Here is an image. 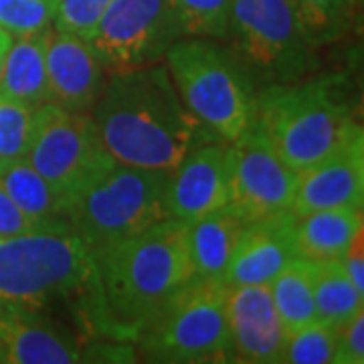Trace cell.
<instances>
[{"label": "cell", "instance_id": "1", "mask_svg": "<svg viewBox=\"0 0 364 364\" xmlns=\"http://www.w3.org/2000/svg\"><path fill=\"white\" fill-rule=\"evenodd\" d=\"M91 253L93 277L81 310L95 334L116 342H136L160 308L195 277L186 223L172 217Z\"/></svg>", "mask_w": 364, "mask_h": 364}, {"label": "cell", "instance_id": "2", "mask_svg": "<svg viewBox=\"0 0 364 364\" xmlns=\"http://www.w3.org/2000/svg\"><path fill=\"white\" fill-rule=\"evenodd\" d=\"M91 112L105 152L138 168L174 170L196 146L219 140L188 112L162 63L112 71Z\"/></svg>", "mask_w": 364, "mask_h": 364}, {"label": "cell", "instance_id": "3", "mask_svg": "<svg viewBox=\"0 0 364 364\" xmlns=\"http://www.w3.org/2000/svg\"><path fill=\"white\" fill-rule=\"evenodd\" d=\"M170 170L138 168L105 152L63 198V217L91 249L116 245L168 219Z\"/></svg>", "mask_w": 364, "mask_h": 364}, {"label": "cell", "instance_id": "4", "mask_svg": "<svg viewBox=\"0 0 364 364\" xmlns=\"http://www.w3.org/2000/svg\"><path fill=\"white\" fill-rule=\"evenodd\" d=\"M93 253L67 221L0 239V310L41 312L87 294Z\"/></svg>", "mask_w": 364, "mask_h": 364}, {"label": "cell", "instance_id": "5", "mask_svg": "<svg viewBox=\"0 0 364 364\" xmlns=\"http://www.w3.org/2000/svg\"><path fill=\"white\" fill-rule=\"evenodd\" d=\"M253 119L298 172L334 152L356 126L338 77L272 83L255 93Z\"/></svg>", "mask_w": 364, "mask_h": 364}, {"label": "cell", "instance_id": "6", "mask_svg": "<svg viewBox=\"0 0 364 364\" xmlns=\"http://www.w3.org/2000/svg\"><path fill=\"white\" fill-rule=\"evenodd\" d=\"M164 65L188 112L223 142H233L253 122L255 91L239 57L213 39H181Z\"/></svg>", "mask_w": 364, "mask_h": 364}, {"label": "cell", "instance_id": "7", "mask_svg": "<svg viewBox=\"0 0 364 364\" xmlns=\"http://www.w3.org/2000/svg\"><path fill=\"white\" fill-rule=\"evenodd\" d=\"M150 363H233L227 286L193 277L134 342Z\"/></svg>", "mask_w": 364, "mask_h": 364}, {"label": "cell", "instance_id": "8", "mask_svg": "<svg viewBox=\"0 0 364 364\" xmlns=\"http://www.w3.org/2000/svg\"><path fill=\"white\" fill-rule=\"evenodd\" d=\"M229 37L249 65L273 83L301 79L314 65L316 47L291 0H233Z\"/></svg>", "mask_w": 364, "mask_h": 364}, {"label": "cell", "instance_id": "9", "mask_svg": "<svg viewBox=\"0 0 364 364\" xmlns=\"http://www.w3.org/2000/svg\"><path fill=\"white\" fill-rule=\"evenodd\" d=\"M182 37L172 0H114L90 43L112 73L160 63Z\"/></svg>", "mask_w": 364, "mask_h": 364}, {"label": "cell", "instance_id": "10", "mask_svg": "<svg viewBox=\"0 0 364 364\" xmlns=\"http://www.w3.org/2000/svg\"><path fill=\"white\" fill-rule=\"evenodd\" d=\"M104 154L90 114L69 112L53 102L33 109L25 160L63 198Z\"/></svg>", "mask_w": 364, "mask_h": 364}, {"label": "cell", "instance_id": "11", "mask_svg": "<svg viewBox=\"0 0 364 364\" xmlns=\"http://www.w3.org/2000/svg\"><path fill=\"white\" fill-rule=\"evenodd\" d=\"M298 191V170L286 164L253 119L231 142V207L243 221L289 210Z\"/></svg>", "mask_w": 364, "mask_h": 364}, {"label": "cell", "instance_id": "12", "mask_svg": "<svg viewBox=\"0 0 364 364\" xmlns=\"http://www.w3.org/2000/svg\"><path fill=\"white\" fill-rule=\"evenodd\" d=\"M231 203V142L213 140L191 150L170 170L168 217L196 221Z\"/></svg>", "mask_w": 364, "mask_h": 364}, {"label": "cell", "instance_id": "13", "mask_svg": "<svg viewBox=\"0 0 364 364\" xmlns=\"http://www.w3.org/2000/svg\"><path fill=\"white\" fill-rule=\"evenodd\" d=\"M364 134L356 124L334 152L298 172L291 210L301 217L322 208H363Z\"/></svg>", "mask_w": 364, "mask_h": 364}, {"label": "cell", "instance_id": "14", "mask_svg": "<svg viewBox=\"0 0 364 364\" xmlns=\"http://www.w3.org/2000/svg\"><path fill=\"white\" fill-rule=\"evenodd\" d=\"M49 102L69 112L90 114L105 85V69L90 41L63 31H45Z\"/></svg>", "mask_w": 364, "mask_h": 364}, {"label": "cell", "instance_id": "15", "mask_svg": "<svg viewBox=\"0 0 364 364\" xmlns=\"http://www.w3.org/2000/svg\"><path fill=\"white\" fill-rule=\"evenodd\" d=\"M227 318L233 363H282L287 334L273 306L269 286L227 287Z\"/></svg>", "mask_w": 364, "mask_h": 364}, {"label": "cell", "instance_id": "16", "mask_svg": "<svg viewBox=\"0 0 364 364\" xmlns=\"http://www.w3.org/2000/svg\"><path fill=\"white\" fill-rule=\"evenodd\" d=\"M298 215L289 208L243 225L225 272V286L269 284L296 255L294 227Z\"/></svg>", "mask_w": 364, "mask_h": 364}, {"label": "cell", "instance_id": "17", "mask_svg": "<svg viewBox=\"0 0 364 364\" xmlns=\"http://www.w3.org/2000/svg\"><path fill=\"white\" fill-rule=\"evenodd\" d=\"M81 358L77 342L41 312L0 310V363L73 364Z\"/></svg>", "mask_w": 364, "mask_h": 364}, {"label": "cell", "instance_id": "18", "mask_svg": "<svg viewBox=\"0 0 364 364\" xmlns=\"http://www.w3.org/2000/svg\"><path fill=\"white\" fill-rule=\"evenodd\" d=\"M243 225L245 221L231 205L186 223V243L195 277L225 284V272Z\"/></svg>", "mask_w": 364, "mask_h": 364}, {"label": "cell", "instance_id": "19", "mask_svg": "<svg viewBox=\"0 0 364 364\" xmlns=\"http://www.w3.org/2000/svg\"><path fill=\"white\" fill-rule=\"evenodd\" d=\"M364 229L363 208H322L296 219V255L308 261H340Z\"/></svg>", "mask_w": 364, "mask_h": 364}, {"label": "cell", "instance_id": "20", "mask_svg": "<svg viewBox=\"0 0 364 364\" xmlns=\"http://www.w3.org/2000/svg\"><path fill=\"white\" fill-rule=\"evenodd\" d=\"M0 188L16 203L35 227L63 221V196L25 158L0 162Z\"/></svg>", "mask_w": 364, "mask_h": 364}, {"label": "cell", "instance_id": "21", "mask_svg": "<svg viewBox=\"0 0 364 364\" xmlns=\"http://www.w3.org/2000/svg\"><path fill=\"white\" fill-rule=\"evenodd\" d=\"M43 35L13 41L0 77V95L31 107L49 102Z\"/></svg>", "mask_w": 364, "mask_h": 364}, {"label": "cell", "instance_id": "22", "mask_svg": "<svg viewBox=\"0 0 364 364\" xmlns=\"http://www.w3.org/2000/svg\"><path fill=\"white\" fill-rule=\"evenodd\" d=\"M316 320L338 328L363 310L364 296L352 286L340 261H312Z\"/></svg>", "mask_w": 364, "mask_h": 364}, {"label": "cell", "instance_id": "23", "mask_svg": "<svg viewBox=\"0 0 364 364\" xmlns=\"http://www.w3.org/2000/svg\"><path fill=\"white\" fill-rule=\"evenodd\" d=\"M267 286L286 334L316 320L312 261L294 257L291 261H287L284 269Z\"/></svg>", "mask_w": 364, "mask_h": 364}, {"label": "cell", "instance_id": "24", "mask_svg": "<svg viewBox=\"0 0 364 364\" xmlns=\"http://www.w3.org/2000/svg\"><path fill=\"white\" fill-rule=\"evenodd\" d=\"M299 25L314 47L338 41L352 23L356 0H291Z\"/></svg>", "mask_w": 364, "mask_h": 364}, {"label": "cell", "instance_id": "25", "mask_svg": "<svg viewBox=\"0 0 364 364\" xmlns=\"http://www.w3.org/2000/svg\"><path fill=\"white\" fill-rule=\"evenodd\" d=\"M184 37L225 41L233 0H172Z\"/></svg>", "mask_w": 364, "mask_h": 364}, {"label": "cell", "instance_id": "26", "mask_svg": "<svg viewBox=\"0 0 364 364\" xmlns=\"http://www.w3.org/2000/svg\"><path fill=\"white\" fill-rule=\"evenodd\" d=\"M336 328L314 320L286 336L282 363L330 364L334 363Z\"/></svg>", "mask_w": 364, "mask_h": 364}, {"label": "cell", "instance_id": "27", "mask_svg": "<svg viewBox=\"0 0 364 364\" xmlns=\"http://www.w3.org/2000/svg\"><path fill=\"white\" fill-rule=\"evenodd\" d=\"M59 0H0V28L16 39L49 31Z\"/></svg>", "mask_w": 364, "mask_h": 364}, {"label": "cell", "instance_id": "28", "mask_svg": "<svg viewBox=\"0 0 364 364\" xmlns=\"http://www.w3.org/2000/svg\"><path fill=\"white\" fill-rule=\"evenodd\" d=\"M31 105L0 95V162L25 158L31 124H33Z\"/></svg>", "mask_w": 364, "mask_h": 364}, {"label": "cell", "instance_id": "29", "mask_svg": "<svg viewBox=\"0 0 364 364\" xmlns=\"http://www.w3.org/2000/svg\"><path fill=\"white\" fill-rule=\"evenodd\" d=\"M114 0H59L53 25L57 31L91 41Z\"/></svg>", "mask_w": 364, "mask_h": 364}, {"label": "cell", "instance_id": "30", "mask_svg": "<svg viewBox=\"0 0 364 364\" xmlns=\"http://www.w3.org/2000/svg\"><path fill=\"white\" fill-rule=\"evenodd\" d=\"M336 364H363L364 363V310L356 312L348 322L336 328Z\"/></svg>", "mask_w": 364, "mask_h": 364}, {"label": "cell", "instance_id": "31", "mask_svg": "<svg viewBox=\"0 0 364 364\" xmlns=\"http://www.w3.org/2000/svg\"><path fill=\"white\" fill-rule=\"evenodd\" d=\"M35 229V225L26 217L21 208L16 207L11 196L0 188V239L13 237V235L26 233Z\"/></svg>", "mask_w": 364, "mask_h": 364}, {"label": "cell", "instance_id": "32", "mask_svg": "<svg viewBox=\"0 0 364 364\" xmlns=\"http://www.w3.org/2000/svg\"><path fill=\"white\" fill-rule=\"evenodd\" d=\"M364 229L354 237L348 251L344 253V257L340 259L344 272L352 282V286L356 287L364 296V243H363Z\"/></svg>", "mask_w": 364, "mask_h": 364}, {"label": "cell", "instance_id": "33", "mask_svg": "<svg viewBox=\"0 0 364 364\" xmlns=\"http://www.w3.org/2000/svg\"><path fill=\"white\" fill-rule=\"evenodd\" d=\"M14 37L11 33H6L4 28H0V77H2V69H4V61H6V53L13 45Z\"/></svg>", "mask_w": 364, "mask_h": 364}]
</instances>
